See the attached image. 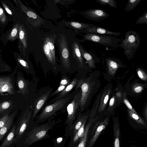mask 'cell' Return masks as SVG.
<instances>
[{
	"label": "cell",
	"mask_w": 147,
	"mask_h": 147,
	"mask_svg": "<svg viewBox=\"0 0 147 147\" xmlns=\"http://www.w3.org/2000/svg\"><path fill=\"white\" fill-rule=\"evenodd\" d=\"M100 73L97 70L93 71L86 77L79 79L75 88H80L82 94L80 112H83L90 105L92 98L98 91L101 85Z\"/></svg>",
	"instance_id": "6da1fadb"
},
{
	"label": "cell",
	"mask_w": 147,
	"mask_h": 147,
	"mask_svg": "<svg viewBox=\"0 0 147 147\" xmlns=\"http://www.w3.org/2000/svg\"><path fill=\"white\" fill-rule=\"evenodd\" d=\"M78 90H75L71 94H68L46 106L41 113L37 116L35 119L34 123L39 124L44 123L48 120H52L58 111L63 109L64 107H67L66 105L73 98Z\"/></svg>",
	"instance_id": "7a4b0ae2"
},
{
	"label": "cell",
	"mask_w": 147,
	"mask_h": 147,
	"mask_svg": "<svg viewBox=\"0 0 147 147\" xmlns=\"http://www.w3.org/2000/svg\"><path fill=\"white\" fill-rule=\"evenodd\" d=\"M57 122L54 119L48 120L40 124L34 123L27 134L24 144L29 146L39 141L49 138V131L52 129Z\"/></svg>",
	"instance_id": "3957f363"
},
{
	"label": "cell",
	"mask_w": 147,
	"mask_h": 147,
	"mask_svg": "<svg viewBox=\"0 0 147 147\" xmlns=\"http://www.w3.org/2000/svg\"><path fill=\"white\" fill-rule=\"evenodd\" d=\"M27 103L26 98L20 93L0 96V118L8 113L19 111Z\"/></svg>",
	"instance_id": "277c9868"
},
{
	"label": "cell",
	"mask_w": 147,
	"mask_h": 147,
	"mask_svg": "<svg viewBox=\"0 0 147 147\" xmlns=\"http://www.w3.org/2000/svg\"><path fill=\"white\" fill-rule=\"evenodd\" d=\"M125 38L121 39V43L117 47L123 49V52L128 60L134 57L135 53L140 47L141 39L136 32L129 30L125 33Z\"/></svg>",
	"instance_id": "5b68a950"
},
{
	"label": "cell",
	"mask_w": 147,
	"mask_h": 147,
	"mask_svg": "<svg viewBox=\"0 0 147 147\" xmlns=\"http://www.w3.org/2000/svg\"><path fill=\"white\" fill-rule=\"evenodd\" d=\"M82 94L80 88L67 105V119L65 122V129L70 127L76 119L80 112V100Z\"/></svg>",
	"instance_id": "8992f818"
},
{
	"label": "cell",
	"mask_w": 147,
	"mask_h": 147,
	"mask_svg": "<svg viewBox=\"0 0 147 147\" xmlns=\"http://www.w3.org/2000/svg\"><path fill=\"white\" fill-rule=\"evenodd\" d=\"M17 68H16L11 74L0 75V96L9 95H15L18 92L16 84V74Z\"/></svg>",
	"instance_id": "52a82bcc"
},
{
	"label": "cell",
	"mask_w": 147,
	"mask_h": 147,
	"mask_svg": "<svg viewBox=\"0 0 147 147\" xmlns=\"http://www.w3.org/2000/svg\"><path fill=\"white\" fill-rule=\"evenodd\" d=\"M21 110V117L15 130V137L17 140L24 134L31 121H34L32 118L33 112L32 104H26Z\"/></svg>",
	"instance_id": "ba28073f"
},
{
	"label": "cell",
	"mask_w": 147,
	"mask_h": 147,
	"mask_svg": "<svg viewBox=\"0 0 147 147\" xmlns=\"http://www.w3.org/2000/svg\"><path fill=\"white\" fill-rule=\"evenodd\" d=\"M83 40H89L104 46L116 48L121 39L110 35L89 34L82 35Z\"/></svg>",
	"instance_id": "9c48e42d"
},
{
	"label": "cell",
	"mask_w": 147,
	"mask_h": 147,
	"mask_svg": "<svg viewBox=\"0 0 147 147\" xmlns=\"http://www.w3.org/2000/svg\"><path fill=\"white\" fill-rule=\"evenodd\" d=\"M53 89L45 87L38 90L36 94L32 103L33 112L32 116L34 120L42 108L50 98Z\"/></svg>",
	"instance_id": "30bf717a"
},
{
	"label": "cell",
	"mask_w": 147,
	"mask_h": 147,
	"mask_svg": "<svg viewBox=\"0 0 147 147\" xmlns=\"http://www.w3.org/2000/svg\"><path fill=\"white\" fill-rule=\"evenodd\" d=\"M16 74V84L18 92L26 98L28 102H32L30 93L32 84L24 78L22 72L17 70Z\"/></svg>",
	"instance_id": "8fae6325"
},
{
	"label": "cell",
	"mask_w": 147,
	"mask_h": 147,
	"mask_svg": "<svg viewBox=\"0 0 147 147\" xmlns=\"http://www.w3.org/2000/svg\"><path fill=\"white\" fill-rule=\"evenodd\" d=\"M106 71L104 74L105 80L110 81L115 77L116 73L119 68L124 67L125 65L119 59L108 57L105 58Z\"/></svg>",
	"instance_id": "7c38bea8"
},
{
	"label": "cell",
	"mask_w": 147,
	"mask_h": 147,
	"mask_svg": "<svg viewBox=\"0 0 147 147\" xmlns=\"http://www.w3.org/2000/svg\"><path fill=\"white\" fill-rule=\"evenodd\" d=\"M59 52L63 67L66 69L70 68V63L68 43L65 35L61 34L58 38Z\"/></svg>",
	"instance_id": "4fadbf2b"
},
{
	"label": "cell",
	"mask_w": 147,
	"mask_h": 147,
	"mask_svg": "<svg viewBox=\"0 0 147 147\" xmlns=\"http://www.w3.org/2000/svg\"><path fill=\"white\" fill-rule=\"evenodd\" d=\"M113 87L111 83H109L102 90L96 116L98 118L104 116V112L113 92Z\"/></svg>",
	"instance_id": "5bb4252c"
},
{
	"label": "cell",
	"mask_w": 147,
	"mask_h": 147,
	"mask_svg": "<svg viewBox=\"0 0 147 147\" xmlns=\"http://www.w3.org/2000/svg\"><path fill=\"white\" fill-rule=\"evenodd\" d=\"M124 90L127 95L132 97H138L142 94L147 87V83H141L138 80L130 83L129 81L125 85Z\"/></svg>",
	"instance_id": "9a60e30c"
},
{
	"label": "cell",
	"mask_w": 147,
	"mask_h": 147,
	"mask_svg": "<svg viewBox=\"0 0 147 147\" xmlns=\"http://www.w3.org/2000/svg\"><path fill=\"white\" fill-rule=\"evenodd\" d=\"M90 111L88 109L84 112L80 113L70 127L65 129L64 136H69L72 139L80 128L85 120L88 119Z\"/></svg>",
	"instance_id": "2e32d148"
},
{
	"label": "cell",
	"mask_w": 147,
	"mask_h": 147,
	"mask_svg": "<svg viewBox=\"0 0 147 147\" xmlns=\"http://www.w3.org/2000/svg\"><path fill=\"white\" fill-rule=\"evenodd\" d=\"M83 13L88 19L96 22L101 21L110 16L105 11L100 9H90L85 11Z\"/></svg>",
	"instance_id": "e0dca14e"
},
{
	"label": "cell",
	"mask_w": 147,
	"mask_h": 147,
	"mask_svg": "<svg viewBox=\"0 0 147 147\" xmlns=\"http://www.w3.org/2000/svg\"><path fill=\"white\" fill-rule=\"evenodd\" d=\"M82 32L85 33L86 34H93L113 35L116 36H119L121 35V33L120 32L111 31L107 29L97 26L84 29L82 30Z\"/></svg>",
	"instance_id": "ac0fdd59"
},
{
	"label": "cell",
	"mask_w": 147,
	"mask_h": 147,
	"mask_svg": "<svg viewBox=\"0 0 147 147\" xmlns=\"http://www.w3.org/2000/svg\"><path fill=\"white\" fill-rule=\"evenodd\" d=\"M110 119V117L105 116L103 120L100 123L93 136L91 139L88 147H92L99 137L102 131L107 126Z\"/></svg>",
	"instance_id": "d6986e66"
},
{
	"label": "cell",
	"mask_w": 147,
	"mask_h": 147,
	"mask_svg": "<svg viewBox=\"0 0 147 147\" xmlns=\"http://www.w3.org/2000/svg\"><path fill=\"white\" fill-rule=\"evenodd\" d=\"M97 119V117L94 118L92 117H88V122L85 127L84 134L76 147H86L90 127L93 123Z\"/></svg>",
	"instance_id": "ffe728a7"
},
{
	"label": "cell",
	"mask_w": 147,
	"mask_h": 147,
	"mask_svg": "<svg viewBox=\"0 0 147 147\" xmlns=\"http://www.w3.org/2000/svg\"><path fill=\"white\" fill-rule=\"evenodd\" d=\"M79 80L77 78H74L72 80L70 83L60 93L58 94L54 98L51 100L48 103H50L54 102L66 96L76 87Z\"/></svg>",
	"instance_id": "44dd1931"
},
{
	"label": "cell",
	"mask_w": 147,
	"mask_h": 147,
	"mask_svg": "<svg viewBox=\"0 0 147 147\" xmlns=\"http://www.w3.org/2000/svg\"><path fill=\"white\" fill-rule=\"evenodd\" d=\"M72 47L73 56L76 59L79 67L81 68H85V63L80 51L78 43L76 42H73Z\"/></svg>",
	"instance_id": "7402d4cb"
},
{
	"label": "cell",
	"mask_w": 147,
	"mask_h": 147,
	"mask_svg": "<svg viewBox=\"0 0 147 147\" xmlns=\"http://www.w3.org/2000/svg\"><path fill=\"white\" fill-rule=\"evenodd\" d=\"M113 119L114 136L113 147H120V131L118 117L114 116Z\"/></svg>",
	"instance_id": "603a6c76"
},
{
	"label": "cell",
	"mask_w": 147,
	"mask_h": 147,
	"mask_svg": "<svg viewBox=\"0 0 147 147\" xmlns=\"http://www.w3.org/2000/svg\"><path fill=\"white\" fill-rule=\"evenodd\" d=\"M88 119L85 120L76 134L70 139L68 147H76L78 144L84 134L85 125Z\"/></svg>",
	"instance_id": "cb8c5ba5"
},
{
	"label": "cell",
	"mask_w": 147,
	"mask_h": 147,
	"mask_svg": "<svg viewBox=\"0 0 147 147\" xmlns=\"http://www.w3.org/2000/svg\"><path fill=\"white\" fill-rule=\"evenodd\" d=\"M18 111L13 112L4 126L0 129V141L8 131L11 126L14 119L18 114Z\"/></svg>",
	"instance_id": "d4e9b609"
},
{
	"label": "cell",
	"mask_w": 147,
	"mask_h": 147,
	"mask_svg": "<svg viewBox=\"0 0 147 147\" xmlns=\"http://www.w3.org/2000/svg\"><path fill=\"white\" fill-rule=\"evenodd\" d=\"M117 108L114 92H113L107 107L104 112V116L110 117L114 115L116 108Z\"/></svg>",
	"instance_id": "484cf974"
},
{
	"label": "cell",
	"mask_w": 147,
	"mask_h": 147,
	"mask_svg": "<svg viewBox=\"0 0 147 147\" xmlns=\"http://www.w3.org/2000/svg\"><path fill=\"white\" fill-rule=\"evenodd\" d=\"M79 47L81 54L83 58L87 61L88 67L92 69L96 68L95 61L92 56L84 49L80 44H79Z\"/></svg>",
	"instance_id": "4316f807"
},
{
	"label": "cell",
	"mask_w": 147,
	"mask_h": 147,
	"mask_svg": "<svg viewBox=\"0 0 147 147\" xmlns=\"http://www.w3.org/2000/svg\"><path fill=\"white\" fill-rule=\"evenodd\" d=\"M16 129L15 125L13 126L0 147H7L13 142H16L17 140L15 137Z\"/></svg>",
	"instance_id": "83f0119b"
},
{
	"label": "cell",
	"mask_w": 147,
	"mask_h": 147,
	"mask_svg": "<svg viewBox=\"0 0 147 147\" xmlns=\"http://www.w3.org/2000/svg\"><path fill=\"white\" fill-rule=\"evenodd\" d=\"M127 112L128 116L131 119L140 125L146 126V123L144 119L138 114H136L128 109H127Z\"/></svg>",
	"instance_id": "f1b7e54d"
},
{
	"label": "cell",
	"mask_w": 147,
	"mask_h": 147,
	"mask_svg": "<svg viewBox=\"0 0 147 147\" xmlns=\"http://www.w3.org/2000/svg\"><path fill=\"white\" fill-rule=\"evenodd\" d=\"M124 90V88L121 84H119L117 87L115 92H114L117 107H119L121 103L122 102V93Z\"/></svg>",
	"instance_id": "f546056e"
},
{
	"label": "cell",
	"mask_w": 147,
	"mask_h": 147,
	"mask_svg": "<svg viewBox=\"0 0 147 147\" xmlns=\"http://www.w3.org/2000/svg\"><path fill=\"white\" fill-rule=\"evenodd\" d=\"M43 49L45 54L48 61L52 64L55 65L56 63L53 59L51 51L45 40L44 42L43 45Z\"/></svg>",
	"instance_id": "4dcf8cb0"
},
{
	"label": "cell",
	"mask_w": 147,
	"mask_h": 147,
	"mask_svg": "<svg viewBox=\"0 0 147 147\" xmlns=\"http://www.w3.org/2000/svg\"><path fill=\"white\" fill-rule=\"evenodd\" d=\"M47 45L51 51L52 57L54 61L56 62L55 53V48L54 45V41L52 38L51 37H47L45 39Z\"/></svg>",
	"instance_id": "1f68e13d"
},
{
	"label": "cell",
	"mask_w": 147,
	"mask_h": 147,
	"mask_svg": "<svg viewBox=\"0 0 147 147\" xmlns=\"http://www.w3.org/2000/svg\"><path fill=\"white\" fill-rule=\"evenodd\" d=\"M142 0H128L124 11H129L134 9Z\"/></svg>",
	"instance_id": "d6a6232c"
},
{
	"label": "cell",
	"mask_w": 147,
	"mask_h": 147,
	"mask_svg": "<svg viewBox=\"0 0 147 147\" xmlns=\"http://www.w3.org/2000/svg\"><path fill=\"white\" fill-rule=\"evenodd\" d=\"M122 103L125 105L127 109L133 112L138 114L129 101L127 98V95L125 90L122 93Z\"/></svg>",
	"instance_id": "836d02e7"
},
{
	"label": "cell",
	"mask_w": 147,
	"mask_h": 147,
	"mask_svg": "<svg viewBox=\"0 0 147 147\" xmlns=\"http://www.w3.org/2000/svg\"><path fill=\"white\" fill-rule=\"evenodd\" d=\"M96 2L100 4L105 6L108 5L115 9L117 8V2L114 0H95Z\"/></svg>",
	"instance_id": "e575fe53"
},
{
	"label": "cell",
	"mask_w": 147,
	"mask_h": 147,
	"mask_svg": "<svg viewBox=\"0 0 147 147\" xmlns=\"http://www.w3.org/2000/svg\"><path fill=\"white\" fill-rule=\"evenodd\" d=\"M136 72L140 79L143 81H147V75L145 70L142 68L138 67Z\"/></svg>",
	"instance_id": "d590c367"
},
{
	"label": "cell",
	"mask_w": 147,
	"mask_h": 147,
	"mask_svg": "<svg viewBox=\"0 0 147 147\" xmlns=\"http://www.w3.org/2000/svg\"><path fill=\"white\" fill-rule=\"evenodd\" d=\"M147 24V11L144 13L142 16L139 17L135 23V24Z\"/></svg>",
	"instance_id": "8d00e7d4"
},
{
	"label": "cell",
	"mask_w": 147,
	"mask_h": 147,
	"mask_svg": "<svg viewBox=\"0 0 147 147\" xmlns=\"http://www.w3.org/2000/svg\"><path fill=\"white\" fill-rule=\"evenodd\" d=\"M71 81L69 77L63 76H62L59 86L62 85H67L71 82Z\"/></svg>",
	"instance_id": "74e56055"
},
{
	"label": "cell",
	"mask_w": 147,
	"mask_h": 147,
	"mask_svg": "<svg viewBox=\"0 0 147 147\" xmlns=\"http://www.w3.org/2000/svg\"><path fill=\"white\" fill-rule=\"evenodd\" d=\"M11 113H8L0 118V129L5 125L9 118Z\"/></svg>",
	"instance_id": "f35d334b"
},
{
	"label": "cell",
	"mask_w": 147,
	"mask_h": 147,
	"mask_svg": "<svg viewBox=\"0 0 147 147\" xmlns=\"http://www.w3.org/2000/svg\"><path fill=\"white\" fill-rule=\"evenodd\" d=\"M67 85H62L59 86L56 90L53 92L51 93L50 96V98L56 94H59L60 93L64 90Z\"/></svg>",
	"instance_id": "ab89813d"
},
{
	"label": "cell",
	"mask_w": 147,
	"mask_h": 147,
	"mask_svg": "<svg viewBox=\"0 0 147 147\" xmlns=\"http://www.w3.org/2000/svg\"><path fill=\"white\" fill-rule=\"evenodd\" d=\"M12 71V69L7 65L0 64V73L6 72H10Z\"/></svg>",
	"instance_id": "60d3db41"
},
{
	"label": "cell",
	"mask_w": 147,
	"mask_h": 147,
	"mask_svg": "<svg viewBox=\"0 0 147 147\" xmlns=\"http://www.w3.org/2000/svg\"><path fill=\"white\" fill-rule=\"evenodd\" d=\"M142 115L144 117V120L147 121V104L146 102L143 108Z\"/></svg>",
	"instance_id": "b9f144b4"
},
{
	"label": "cell",
	"mask_w": 147,
	"mask_h": 147,
	"mask_svg": "<svg viewBox=\"0 0 147 147\" xmlns=\"http://www.w3.org/2000/svg\"><path fill=\"white\" fill-rule=\"evenodd\" d=\"M27 15L29 17L33 19H35L37 18V15L34 13L32 11H28L27 13Z\"/></svg>",
	"instance_id": "7bdbcfd3"
},
{
	"label": "cell",
	"mask_w": 147,
	"mask_h": 147,
	"mask_svg": "<svg viewBox=\"0 0 147 147\" xmlns=\"http://www.w3.org/2000/svg\"><path fill=\"white\" fill-rule=\"evenodd\" d=\"M17 32V30L16 28H14L12 30L11 33V36L13 37L15 36Z\"/></svg>",
	"instance_id": "ee69618b"
},
{
	"label": "cell",
	"mask_w": 147,
	"mask_h": 147,
	"mask_svg": "<svg viewBox=\"0 0 147 147\" xmlns=\"http://www.w3.org/2000/svg\"><path fill=\"white\" fill-rule=\"evenodd\" d=\"M24 32L22 30H21L20 32L19 36L21 39H22L24 37Z\"/></svg>",
	"instance_id": "f6af8a7d"
},
{
	"label": "cell",
	"mask_w": 147,
	"mask_h": 147,
	"mask_svg": "<svg viewBox=\"0 0 147 147\" xmlns=\"http://www.w3.org/2000/svg\"><path fill=\"white\" fill-rule=\"evenodd\" d=\"M5 10L7 11V12L9 14L11 15L12 14V13L10 10H9L7 8H6L5 9Z\"/></svg>",
	"instance_id": "bcb514c9"
},
{
	"label": "cell",
	"mask_w": 147,
	"mask_h": 147,
	"mask_svg": "<svg viewBox=\"0 0 147 147\" xmlns=\"http://www.w3.org/2000/svg\"><path fill=\"white\" fill-rule=\"evenodd\" d=\"M3 9L2 8H0V15L3 14Z\"/></svg>",
	"instance_id": "7dc6e473"
}]
</instances>
